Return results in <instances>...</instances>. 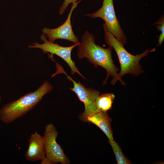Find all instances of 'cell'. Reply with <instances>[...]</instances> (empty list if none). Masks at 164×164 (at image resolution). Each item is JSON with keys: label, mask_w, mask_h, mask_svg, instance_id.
<instances>
[{"label": "cell", "mask_w": 164, "mask_h": 164, "mask_svg": "<svg viewBox=\"0 0 164 164\" xmlns=\"http://www.w3.org/2000/svg\"><path fill=\"white\" fill-rule=\"evenodd\" d=\"M77 56L79 59L86 58L89 62L93 64L95 68L100 66L106 71L107 76L103 83L105 85L108 77H113L111 84L114 85L118 80V68L112 59L113 48L110 46L104 48L96 44L95 38L87 30L82 36L81 42L78 46Z\"/></svg>", "instance_id": "obj_1"}, {"label": "cell", "mask_w": 164, "mask_h": 164, "mask_svg": "<svg viewBox=\"0 0 164 164\" xmlns=\"http://www.w3.org/2000/svg\"><path fill=\"white\" fill-rule=\"evenodd\" d=\"M53 86L48 81L45 80L35 91L28 92L18 99L4 105L0 109V120L9 124L21 118L35 107L43 97L51 92Z\"/></svg>", "instance_id": "obj_2"}, {"label": "cell", "mask_w": 164, "mask_h": 164, "mask_svg": "<svg viewBox=\"0 0 164 164\" xmlns=\"http://www.w3.org/2000/svg\"><path fill=\"white\" fill-rule=\"evenodd\" d=\"M104 31V38L106 43L113 48L116 52L120 63L121 70L118 73V80L124 86L125 83L121 77L126 74L129 73L137 77L144 72L142 66L139 63L142 58L147 55L149 52L155 51V48L152 50L147 49L142 53L134 55L128 52L122 44L111 33L108 32L103 23Z\"/></svg>", "instance_id": "obj_3"}, {"label": "cell", "mask_w": 164, "mask_h": 164, "mask_svg": "<svg viewBox=\"0 0 164 164\" xmlns=\"http://www.w3.org/2000/svg\"><path fill=\"white\" fill-rule=\"evenodd\" d=\"M55 62L56 71L52 75L51 77H53L58 74L63 73L66 76L67 79L72 82L73 86V87L70 88V90L76 94L79 100L84 103V111L79 115V118L83 122H87L88 117L98 112L96 101L100 92L92 88H86L80 81L77 82L67 74L62 66L55 61Z\"/></svg>", "instance_id": "obj_4"}, {"label": "cell", "mask_w": 164, "mask_h": 164, "mask_svg": "<svg viewBox=\"0 0 164 164\" xmlns=\"http://www.w3.org/2000/svg\"><path fill=\"white\" fill-rule=\"evenodd\" d=\"M92 19H102L107 31L113 35L124 46L127 42V38L118 20L114 11L113 0H103L101 8L94 12L85 14Z\"/></svg>", "instance_id": "obj_5"}, {"label": "cell", "mask_w": 164, "mask_h": 164, "mask_svg": "<svg viewBox=\"0 0 164 164\" xmlns=\"http://www.w3.org/2000/svg\"><path fill=\"white\" fill-rule=\"evenodd\" d=\"M58 132L56 127L52 123L46 125L43 136L46 156L42 160L41 164H55L60 163L68 164L70 161L64 153L61 146L56 142Z\"/></svg>", "instance_id": "obj_6"}, {"label": "cell", "mask_w": 164, "mask_h": 164, "mask_svg": "<svg viewBox=\"0 0 164 164\" xmlns=\"http://www.w3.org/2000/svg\"><path fill=\"white\" fill-rule=\"evenodd\" d=\"M41 39L43 43L40 44L36 42L32 43V45H29V48H37L41 49L43 53H50L49 57L52 60L53 56L56 55L62 59L68 65L71 70V74L73 75L75 73L78 74L84 79L85 77L80 73L76 67L75 62L71 58V53L73 48L79 44L65 47L60 45L57 43H52L47 40L46 36L43 34L40 36Z\"/></svg>", "instance_id": "obj_7"}, {"label": "cell", "mask_w": 164, "mask_h": 164, "mask_svg": "<svg viewBox=\"0 0 164 164\" xmlns=\"http://www.w3.org/2000/svg\"><path fill=\"white\" fill-rule=\"evenodd\" d=\"M81 0L73 3L67 19L62 25L54 29L44 27L42 29L43 34L47 37L49 41L54 43L56 39H62L71 41L74 44H80V42L77 37L75 35L73 31L71 18L73 10Z\"/></svg>", "instance_id": "obj_8"}, {"label": "cell", "mask_w": 164, "mask_h": 164, "mask_svg": "<svg viewBox=\"0 0 164 164\" xmlns=\"http://www.w3.org/2000/svg\"><path fill=\"white\" fill-rule=\"evenodd\" d=\"M28 142V148L25 154L26 159L31 162L44 159L46 154L43 136L35 131L31 135Z\"/></svg>", "instance_id": "obj_9"}, {"label": "cell", "mask_w": 164, "mask_h": 164, "mask_svg": "<svg viewBox=\"0 0 164 164\" xmlns=\"http://www.w3.org/2000/svg\"><path fill=\"white\" fill-rule=\"evenodd\" d=\"M112 119L107 112H100L87 118V122H91L98 127L105 134L108 140H114L111 127Z\"/></svg>", "instance_id": "obj_10"}, {"label": "cell", "mask_w": 164, "mask_h": 164, "mask_svg": "<svg viewBox=\"0 0 164 164\" xmlns=\"http://www.w3.org/2000/svg\"><path fill=\"white\" fill-rule=\"evenodd\" d=\"M115 98L113 93H106L100 95L96 101V105L98 112H106L112 107Z\"/></svg>", "instance_id": "obj_11"}, {"label": "cell", "mask_w": 164, "mask_h": 164, "mask_svg": "<svg viewBox=\"0 0 164 164\" xmlns=\"http://www.w3.org/2000/svg\"><path fill=\"white\" fill-rule=\"evenodd\" d=\"M109 143L111 145L115 155L117 164H130L131 161L125 155L122 150L114 140H109Z\"/></svg>", "instance_id": "obj_12"}, {"label": "cell", "mask_w": 164, "mask_h": 164, "mask_svg": "<svg viewBox=\"0 0 164 164\" xmlns=\"http://www.w3.org/2000/svg\"><path fill=\"white\" fill-rule=\"evenodd\" d=\"M155 24H157L156 26L158 30L161 32V34L159 37L158 44L157 45L161 46L162 43L164 39V16H162L155 22Z\"/></svg>", "instance_id": "obj_13"}, {"label": "cell", "mask_w": 164, "mask_h": 164, "mask_svg": "<svg viewBox=\"0 0 164 164\" xmlns=\"http://www.w3.org/2000/svg\"><path fill=\"white\" fill-rule=\"evenodd\" d=\"M77 0H64L59 10V14L61 15L63 14L67 8L70 3H73L77 2Z\"/></svg>", "instance_id": "obj_14"}, {"label": "cell", "mask_w": 164, "mask_h": 164, "mask_svg": "<svg viewBox=\"0 0 164 164\" xmlns=\"http://www.w3.org/2000/svg\"><path fill=\"white\" fill-rule=\"evenodd\" d=\"M1 100H2V97H1V96L0 95V102L1 101Z\"/></svg>", "instance_id": "obj_15"}]
</instances>
